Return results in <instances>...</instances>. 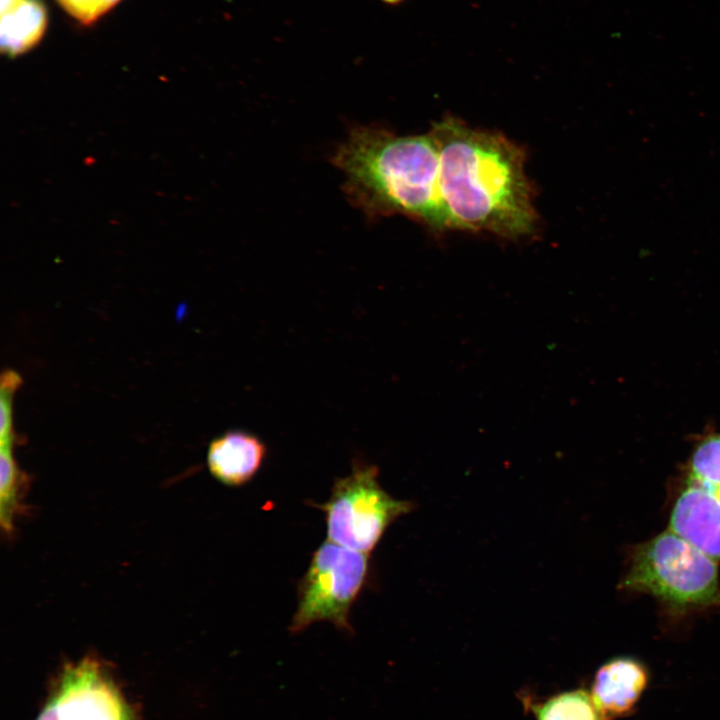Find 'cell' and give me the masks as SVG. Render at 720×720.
Here are the masks:
<instances>
[{
    "label": "cell",
    "instance_id": "obj_1",
    "mask_svg": "<svg viewBox=\"0 0 720 720\" xmlns=\"http://www.w3.org/2000/svg\"><path fill=\"white\" fill-rule=\"evenodd\" d=\"M439 189L449 228L519 239L533 233L537 215L524 172V153L503 135L455 118L435 123Z\"/></svg>",
    "mask_w": 720,
    "mask_h": 720
},
{
    "label": "cell",
    "instance_id": "obj_2",
    "mask_svg": "<svg viewBox=\"0 0 720 720\" xmlns=\"http://www.w3.org/2000/svg\"><path fill=\"white\" fill-rule=\"evenodd\" d=\"M350 200L371 217L401 214L432 229L449 228L439 189V155L429 132L397 135L352 130L333 157Z\"/></svg>",
    "mask_w": 720,
    "mask_h": 720
},
{
    "label": "cell",
    "instance_id": "obj_3",
    "mask_svg": "<svg viewBox=\"0 0 720 720\" xmlns=\"http://www.w3.org/2000/svg\"><path fill=\"white\" fill-rule=\"evenodd\" d=\"M621 587L678 614L720 607L717 560L670 529L634 549Z\"/></svg>",
    "mask_w": 720,
    "mask_h": 720
},
{
    "label": "cell",
    "instance_id": "obj_4",
    "mask_svg": "<svg viewBox=\"0 0 720 720\" xmlns=\"http://www.w3.org/2000/svg\"><path fill=\"white\" fill-rule=\"evenodd\" d=\"M375 465L356 462L349 475L334 482L330 498L318 505L325 514L328 540L369 554L387 528L413 505L389 495L379 484Z\"/></svg>",
    "mask_w": 720,
    "mask_h": 720
},
{
    "label": "cell",
    "instance_id": "obj_5",
    "mask_svg": "<svg viewBox=\"0 0 720 720\" xmlns=\"http://www.w3.org/2000/svg\"><path fill=\"white\" fill-rule=\"evenodd\" d=\"M369 555L330 540L313 553L298 585V602L289 630L299 633L319 621L351 632L350 609L366 584Z\"/></svg>",
    "mask_w": 720,
    "mask_h": 720
},
{
    "label": "cell",
    "instance_id": "obj_6",
    "mask_svg": "<svg viewBox=\"0 0 720 720\" xmlns=\"http://www.w3.org/2000/svg\"><path fill=\"white\" fill-rule=\"evenodd\" d=\"M35 720H137L106 666L86 656L66 664Z\"/></svg>",
    "mask_w": 720,
    "mask_h": 720
},
{
    "label": "cell",
    "instance_id": "obj_7",
    "mask_svg": "<svg viewBox=\"0 0 720 720\" xmlns=\"http://www.w3.org/2000/svg\"><path fill=\"white\" fill-rule=\"evenodd\" d=\"M649 682L646 666L633 657H616L596 672L592 697L605 720L632 713Z\"/></svg>",
    "mask_w": 720,
    "mask_h": 720
},
{
    "label": "cell",
    "instance_id": "obj_8",
    "mask_svg": "<svg viewBox=\"0 0 720 720\" xmlns=\"http://www.w3.org/2000/svg\"><path fill=\"white\" fill-rule=\"evenodd\" d=\"M266 451L265 443L257 435L243 430H230L210 442L208 469L222 484L241 486L259 471Z\"/></svg>",
    "mask_w": 720,
    "mask_h": 720
},
{
    "label": "cell",
    "instance_id": "obj_9",
    "mask_svg": "<svg viewBox=\"0 0 720 720\" xmlns=\"http://www.w3.org/2000/svg\"><path fill=\"white\" fill-rule=\"evenodd\" d=\"M47 24L46 10L39 0H11L1 6V49L9 56L32 48Z\"/></svg>",
    "mask_w": 720,
    "mask_h": 720
},
{
    "label": "cell",
    "instance_id": "obj_10",
    "mask_svg": "<svg viewBox=\"0 0 720 720\" xmlns=\"http://www.w3.org/2000/svg\"><path fill=\"white\" fill-rule=\"evenodd\" d=\"M14 446L0 447V523L2 532L12 537L17 518L25 512L24 498L30 479L13 455Z\"/></svg>",
    "mask_w": 720,
    "mask_h": 720
},
{
    "label": "cell",
    "instance_id": "obj_11",
    "mask_svg": "<svg viewBox=\"0 0 720 720\" xmlns=\"http://www.w3.org/2000/svg\"><path fill=\"white\" fill-rule=\"evenodd\" d=\"M532 710L536 720H605L592 694L583 689L555 695Z\"/></svg>",
    "mask_w": 720,
    "mask_h": 720
},
{
    "label": "cell",
    "instance_id": "obj_12",
    "mask_svg": "<svg viewBox=\"0 0 720 720\" xmlns=\"http://www.w3.org/2000/svg\"><path fill=\"white\" fill-rule=\"evenodd\" d=\"M686 478L720 487V434H708L696 443L688 460Z\"/></svg>",
    "mask_w": 720,
    "mask_h": 720
},
{
    "label": "cell",
    "instance_id": "obj_13",
    "mask_svg": "<svg viewBox=\"0 0 720 720\" xmlns=\"http://www.w3.org/2000/svg\"><path fill=\"white\" fill-rule=\"evenodd\" d=\"M22 384L21 376L12 369H6L1 374V409H0V446H14L17 436L13 428V400L14 395Z\"/></svg>",
    "mask_w": 720,
    "mask_h": 720
},
{
    "label": "cell",
    "instance_id": "obj_14",
    "mask_svg": "<svg viewBox=\"0 0 720 720\" xmlns=\"http://www.w3.org/2000/svg\"><path fill=\"white\" fill-rule=\"evenodd\" d=\"M78 21L90 24L114 7L120 0H57Z\"/></svg>",
    "mask_w": 720,
    "mask_h": 720
},
{
    "label": "cell",
    "instance_id": "obj_15",
    "mask_svg": "<svg viewBox=\"0 0 720 720\" xmlns=\"http://www.w3.org/2000/svg\"><path fill=\"white\" fill-rule=\"evenodd\" d=\"M381 1L386 5L396 6V5L402 4L406 0H381Z\"/></svg>",
    "mask_w": 720,
    "mask_h": 720
}]
</instances>
